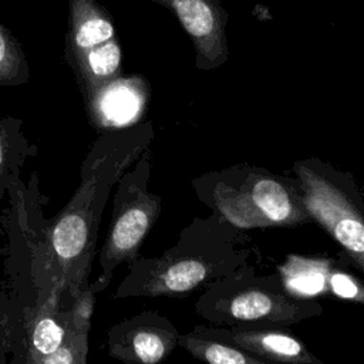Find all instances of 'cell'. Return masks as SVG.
<instances>
[{
	"mask_svg": "<svg viewBox=\"0 0 364 364\" xmlns=\"http://www.w3.org/2000/svg\"><path fill=\"white\" fill-rule=\"evenodd\" d=\"M129 158L107 135L95 141L82 164L78 189L50 226L51 257L73 297L85 287L105 199Z\"/></svg>",
	"mask_w": 364,
	"mask_h": 364,
	"instance_id": "obj_1",
	"label": "cell"
},
{
	"mask_svg": "<svg viewBox=\"0 0 364 364\" xmlns=\"http://www.w3.org/2000/svg\"><path fill=\"white\" fill-rule=\"evenodd\" d=\"M64 57L82 100L121 77L122 51L115 24L98 0H68Z\"/></svg>",
	"mask_w": 364,
	"mask_h": 364,
	"instance_id": "obj_2",
	"label": "cell"
},
{
	"mask_svg": "<svg viewBox=\"0 0 364 364\" xmlns=\"http://www.w3.org/2000/svg\"><path fill=\"white\" fill-rule=\"evenodd\" d=\"M159 199L136 188L135 183L121 181L115 196V208L105 243L100 255L102 273L91 284L97 291L102 290L111 279L112 270L125 260H132L156 220Z\"/></svg>",
	"mask_w": 364,
	"mask_h": 364,
	"instance_id": "obj_3",
	"label": "cell"
},
{
	"mask_svg": "<svg viewBox=\"0 0 364 364\" xmlns=\"http://www.w3.org/2000/svg\"><path fill=\"white\" fill-rule=\"evenodd\" d=\"M215 199L222 215L239 228L289 225L303 219L290 192L269 178H256L239 189L218 185Z\"/></svg>",
	"mask_w": 364,
	"mask_h": 364,
	"instance_id": "obj_4",
	"label": "cell"
},
{
	"mask_svg": "<svg viewBox=\"0 0 364 364\" xmlns=\"http://www.w3.org/2000/svg\"><path fill=\"white\" fill-rule=\"evenodd\" d=\"M297 172L303 181V200L309 213L364 272V218L328 181L306 166H299Z\"/></svg>",
	"mask_w": 364,
	"mask_h": 364,
	"instance_id": "obj_5",
	"label": "cell"
},
{
	"mask_svg": "<svg viewBox=\"0 0 364 364\" xmlns=\"http://www.w3.org/2000/svg\"><path fill=\"white\" fill-rule=\"evenodd\" d=\"M148 95L149 88L142 77H118L84 101L88 121L100 132L131 127L144 115Z\"/></svg>",
	"mask_w": 364,
	"mask_h": 364,
	"instance_id": "obj_6",
	"label": "cell"
},
{
	"mask_svg": "<svg viewBox=\"0 0 364 364\" xmlns=\"http://www.w3.org/2000/svg\"><path fill=\"white\" fill-rule=\"evenodd\" d=\"M169 9L192 38L198 65H218L225 61L226 13L219 0H152Z\"/></svg>",
	"mask_w": 364,
	"mask_h": 364,
	"instance_id": "obj_7",
	"label": "cell"
},
{
	"mask_svg": "<svg viewBox=\"0 0 364 364\" xmlns=\"http://www.w3.org/2000/svg\"><path fill=\"white\" fill-rule=\"evenodd\" d=\"M135 318L109 328V355L127 363H159L175 344L172 334L158 326L139 321V317Z\"/></svg>",
	"mask_w": 364,
	"mask_h": 364,
	"instance_id": "obj_8",
	"label": "cell"
},
{
	"mask_svg": "<svg viewBox=\"0 0 364 364\" xmlns=\"http://www.w3.org/2000/svg\"><path fill=\"white\" fill-rule=\"evenodd\" d=\"M208 273V266L195 257L159 263L158 267L151 270L138 284L118 289L117 297L128 296L135 291L145 296L183 293L200 284Z\"/></svg>",
	"mask_w": 364,
	"mask_h": 364,
	"instance_id": "obj_9",
	"label": "cell"
},
{
	"mask_svg": "<svg viewBox=\"0 0 364 364\" xmlns=\"http://www.w3.org/2000/svg\"><path fill=\"white\" fill-rule=\"evenodd\" d=\"M57 307L53 297L31 318L27 336L26 363L38 364L43 357L55 351L67 338L70 333L67 314Z\"/></svg>",
	"mask_w": 364,
	"mask_h": 364,
	"instance_id": "obj_10",
	"label": "cell"
},
{
	"mask_svg": "<svg viewBox=\"0 0 364 364\" xmlns=\"http://www.w3.org/2000/svg\"><path fill=\"white\" fill-rule=\"evenodd\" d=\"M280 273L289 293L297 297H313L326 291L330 263L327 260L289 256L280 267Z\"/></svg>",
	"mask_w": 364,
	"mask_h": 364,
	"instance_id": "obj_11",
	"label": "cell"
},
{
	"mask_svg": "<svg viewBox=\"0 0 364 364\" xmlns=\"http://www.w3.org/2000/svg\"><path fill=\"white\" fill-rule=\"evenodd\" d=\"M239 346L259 355L283 363H311L304 346L291 336L276 331H245L236 333Z\"/></svg>",
	"mask_w": 364,
	"mask_h": 364,
	"instance_id": "obj_12",
	"label": "cell"
},
{
	"mask_svg": "<svg viewBox=\"0 0 364 364\" xmlns=\"http://www.w3.org/2000/svg\"><path fill=\"white\" fill-rule=\"evenodd\" d=\"M31 148L23 134L20 119L0 118V199L6 185L24 164Z\"/></svg>",
	"mask_w": 364,
	"mask_h": 364,
	"instance_id": "obj_13",
	"label": "cell"
},
{
	"mask_svg": "<svg viewBox=\"0 0 364 364\" xmlns=\"http://www.w3.org/2000/svg\"><path fill=\"white\" fill-rule=\"evenodd\" d=\"M28 80L30 67L23 46L0 23V85H20Z\"/></svg>",
	"mask_w": 364,
	"mask_h": 364,
	"instance_id": "obj_14",
	"label": "cell"
},
{
	"mask_svg": "<svg viewBox=\"0 0 364 364\" xmlns=\"http://www.w3.org/2000/svg\"><path fill=\"white\" fill-rule=\"evenodd\" d=\"M229 313L239 320H257L276 316L282 310L279 299L260 290H247L236 294L229 303Z\"/></svg>",
	"mask_w": 364,
	"mask_h": 364,
	"instance_id": "obj_15",
	"label": "cell"
},
{
	"mask_svg": "<svg viewBox=\"0 0 364 364\" xmlns=\"http://www.w3.org/2000/svg\"><path fill=\"white\" fill-rule=\"evenodd\" d=\"M181 343L196 358H200V360L212 363V364H249V363L257 364V363H262V360H259V358H253L236 348H232V347H228L223 344L193 340L189 337H182Z\"/></svg>",
	"mask_w": 364,
	"mask_h": 364,
	"instance_id": "obj_16",
	"label": "cell"
},
{
	"mask_svg": "<svg viewBox=\"0 0 364 364\" xmlns=\"http://www.w3.org/2000/svg\"><path fill=\"white\" fill-rule=\"evenodd\" d=\"M97 290L92 286H85L75 297L70 310L65 311L70 331L75 334H87L91 328V317L94 313Z\"/></svg>",
	"mask_w": 364,
	"mask_h": 364,
	"instance_id": "obj_17",
	"label": "cell"
},
{
	"mask_svg": "<svg viewBox=\"0 0 364 364\" xmlns=\"http://www.w3.org/2000/svg\"><path fill=\"white\" fill-rule=\"evenodd\" d=\"M88 336L68 333L64 343L51 354L43 357L38 364H85L88 353Z\"/></svg>",
	"mask_w": 364,
	"mask_h": 364,
	"instance_id": "obj_18",
	"label": "cell"
},
{
	"mask_svg": "<svg viewBox=\"0 0 364 364\" xmlns=\"http://www.w3.org/2000/svg\"><path fill=\"white\" fill-rule=\"evenodd\" d=\"M328 286L331 291L341 299L364 301V286L360 282H357L354 277L346 273H341V272L331 273L328 276Z\"/></svg>",
	"mask_w": 364,
	"mask_h": 364,
	"instance_id": "obj_19",
	"label": "cell"
},
{
	"mask_svg": "<svg viewBox=\"0 0 364 364\" xmlns=\"http://www.w3.org/2000/svg\"><path fill=\"white\" fill-rule=\"evenodd\" d=\"M4 338H3V333H1V327H0V363H4Z\"/></svg>",
	"mask_w": 364,
	"mask_h": 364,
	"instance_id": "obj_20",
	"label": "cell"
}]
</instances>
